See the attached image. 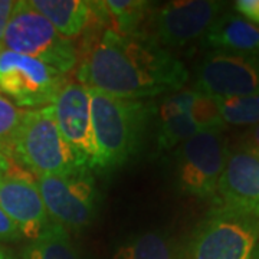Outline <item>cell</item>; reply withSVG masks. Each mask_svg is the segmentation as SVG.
I'll use <instances>...</instances> for the list:
<instances>
[{
  "instance_id": "6da1fadb",
  "label": "cell",
  "mask_w": 259,
  "mask_h": 259,
  "mask_svg": "<svg viewBox=\"0 0 259 259\" xmlns=\"http://www.w3.org/2000/svg\"><path fill=\"white\" fill-rule=\"evenodd\" d=\"M76 78L94 91L141 101L185 88L189 71L144 33L122 35L104 29L83 54Z\"/></svg>"
},
{
  "instance_id": "7a4b0ae2",
  "label": "cell",
  "mask_w": 259,
  "mask_h": 259,
  "mask_svg": "<svg viewBox=\"0 0 259 259\" xmlns=\"http://www.w3.org/2000/svg\"><path fill=\"white\" fill-rule=\"evenodd\" d=\"M90 90V88H88ZM95 143V168L114 170L133 157L141 143L148 107L140 100H125L90 90Z\"/></svg>"
},
{
  "instance_id": "3957f363",
  "label": "cell",
  "mask_w": 259,
  "mask_h": 259,
  "mask_svg": "<svg viewBox=\"0 0 259 259\" xmlns=\"http://www.w3.org/2000/svg\"><path fill=\"white\" fill-rule=\"evenodd\" d=\"M12 158H16L37 177L65 175L87 167L62 137L51 105L25 110L13 141Z\"/></svg>"
},
{
  "instance_id": "277c9868",
  "label": "cell",
  "mask_w": 259,
  "mask_h": 259,
  "mask_svg": "<svg viewBox=\"0 0 259 259\" xmlns=\"http://www.w3.org/2000/svg\"><path fill=\"white\" fill-rule=\"evenodd\" d=\"M3 49L32 56L65 75L78 64L74 42L62 36L29 0L15 3L5 30Z\"/></svg>"
},
{
  "instance_id": "5b68a950",
  "label": "cell",
  "mask_w": 259,
  "mask_h": 259,
  "mask_svg": "<svg viewBox=\"0 0 259 259\" xmlns=\"http://www.w3.org/2000/svg\"><path fill=\"white\" fill-rule=\"evenodd\" d=\"M259 245V218L214 204L192 233L187 259H249Z\"/></svg>"
},
{
  "instance_id": "8992f818",
  "label": "cell",
  "mask_w": 259,
  "mask_h": 259,
  "mask_svg": "<svg viewBox=\"0 0 259 259\" xmlns=\"http://www.w3.org/2000/svg\"><path fill=\"white\" fill-rule=\"evenodd\" d=\"M222 131H199L182 143L176 153V182L189 196L214 200L219 179L229 156Z\"/></svg>"
},
{
  "instance_id": "52a82bcc",
  "label": "cell",
  "mask_w": 259,
  "mask_h": 259,
  "mask_svg": "<svg viewBox=\"0 0 259 259\" xmlns=\"http://www.w3.org/2000/svg\"><path fill=\"white\" fill-rule=\"evenodd\" d=\"M51 221L66 231H79L97 213V190L88 167L35 180Z\"/></svg>"
},
{
  "instance_id": "ba28073f",
  "label": "cell",
  "mask_w": 259,
  "mask_h": 259,
  "mask_svg": "<svg viewBox=\"0 0 259 259\" xmlns=\"http://www.w3.org/2000/svg\"><path fill=\"white\" fill-rule=\"evenodd\" d=\"M66 81V75L39 59L0 51V91L20 108L51 105Z\"/></svg>"
},
{
  "instance_id": "9c48e42d",
  "label": "cell",
  "mask_w": 259,
  "mask_h": 259,
  "mask_svg": "<svg viewBox=\"0 0 259 259\" xmlns=\"http://www.w3.org/2000/svg\"><path fill=\"white\" fill-rule=\"evenodd\" d=\"M194 90L213 98L259 95V55L209 52L196 69Z\"/></svg>"
},
{
  "instance_id": "30bf717a",
  "label": "cell",
  "mask_w": 259,
  "mask_h": 259,
  "mask_svg": "<svg viewBox=\"0 0 259 259\" xmlns=\"http://www.w3.org/2000/svg\"><path fill=\"white\" fill-rule=\"evenodd\" d=\"M223 3L213 0H176L151 12L148 26L151 40L160 47H183L203 36L221 16Z\"/></svg>"
},
{
  "instance_id": "8fae6325",
  "label": "cell",
  "mask_w": 259,
  "mask_h": 259,
  "mask_svg": "<svg viewBox=\"0 0 259 259\" xmlns=\"http://www.w3.org/2000/svg\"><path fill=\"white\" fill-rule=\"evenodd\" d=\"M56 125L88 168H95V143L90 90L81 82L66 81L51 104Z\"/></svg>"
},
{
  "instance_id": "7c38bea8",
  "label": "cell",
  "mask_w": 259,
  "mask_h": 259,
  "mask_svg": "<svg viewBox=\"0 0 259 259\" xmlns=\"http://www.w3.org/2000/svg\"><path fill=\"white\" fill-rule=\"evenodd\" d=\"M214 204L259 218V153L252 147L229 151Z\"/></svg>"
},
{
  "instance_id": "4fadbf2b",
  "label": "cell",
  "mask_w": 259,
  "mask_h": 259,
  "mask_svg": "<svg viewBox=\"0 0 259 259\" xmlns=\"http://www.w3.org/2000/svg\"><path fill=\"white\" fill-rule=\"evenodd\" d=\"M0 209L30 241L52 223L35 180L19 176L13 170L0 177Z\"/></svg>"
},
{
  "instance_id": "5bb4252c",
  "label": "cell",
  "mask_w": 259,
  "mask_h": 259,
  "mask_svg": "<svg viewBox=\"0 0 259 259\" xmlns=\"http://www.w3.org/2000/svg\"><path fill=\"white\" fill-rule=\"evenodd\" d=\"M203 36L216 51L259 55V26L238 15H221Z\"/></svg>"
},
{
  "instance_id": "9a60e30c",
  "label": "cell",
  "mask_w": 259,
  "mask_h": 259,
  "mask_svg": "<svg viewBox=\"0 0 259 259\" xmlns=\"http://www.w3.org/2000/svg\"><path fill=\"white\" fill-rule=\"evenodd\" d=\"M199 131V127L194 124L192 117L186 111L180 90L164 95L157 111L158 148L168 150L180 146Z\"/></svg>"
},
{
  "instance_id": "2e32d148",
  "label": "cell",
  "mask_w": 259,
  "mask_h": 259,
  "mask_svg": "<svg viewBox=\"0 0 259 259\" xmlns=\"http://www.w3.org/2000/svg\"><path fill=\"white\" fill-rule=\"evenodd\" d=\"M35 9L51 22L62 35L71 37L81 35L94 20L91 2L83 0H29Z\"/></svg>"
},
{
  "instance_id": "e0dca14e",
  "label": "cell",
  "mask_w": 259,
  "mask_h": 259,
  "mask_svg": "<svg viewBox=\"0 0 259 259\" xmlns=\"http://www.w3.org/2000/svg\"><path fill=\"white\" fill-rule=\"evenodd\" d=\"M94 18L104 20L111 26L107 29L122 35H141L140 26L147 18L150 3L140 0H104L91 2Z\"/></svg>"
},
{
  "instance_id": "ac0fdd59",
  "label": "cell",
  "mask_w": 259,
  "mask_h": 259,
  "mask_svg": "<svg viewBox=\"0 0 259 259\" xmlns=\"http://www.w3.org/2000/svg\"><path fill=\"white\" fill-rule=\"evenodd\" d=\"M23 259H81L72 245L68 231L61 225L51 223L40 235L29 242Z\"/></svg>"
},
{
  "instance_id": "d6986e66",
  "label": "cell",
  "mask_w": 259,
  "mask_h": 259,
  "mask_svg": "<svg viewBox=\"0 0 259 259\" xmlns=\"http://www.w3.org/2000/svg\"><path fill=\"white\" fill-rule=\"evenodd\" d=\"M112 259H176V253L164 233L150 231L122 242Z\"/></svg>"
},
{
  "instance_id": "ffe728a7",
  "label": "cell",
  "mask_w": 259,
  "mask_h": 259,
  "mask_svg": "<svg viewBox=\"0 0 259 259\" xmlns=\"http://www.w3.org/2000/svg\"><path fill=\"white\" fill-rule=\"evenodd\" d=\"M225 124L259 125V95L214 98Z\"/></svg>"
},
{
  "instance_id": "44dd1931",
  "label": "cell",
  "mask_w": 259,
  "mask_h": 259,
  "mask_svg": "<svg viewBox=\"0 0 259 259\" xmlns=\"http://www.w3.org/2000/svg\"><path fill=\"white\" fill-rule=\"evenodd\" d=\"M187 114L192 117V120L200 131H210V130L222 131L225 127V122L221 118V114L218 110L216 100L197 90L193 91L192 100L187 107Z\"/></svg>"
},
{
  "instance_id": "7402d4cb",
  "label": "cell",
  "mask_w": 259,
  "mask_h": 259,
  "mask_svg": "<svg viewBox=\"0 0 259 259\" xmlns=\"http://www.w3.org/2000/svg\"><path fill=\"white\" fill-rule=\"evenodd\" d=\"M25 110L0 94V154L12 157L13 141L19 125L22 122Z\"/></svg>"
},
{
  "instance_id": "603a6c76",
  "label": "cell",
  "mask_w": 259,
  "mask_h": 259,
  "mask_svg": "<svg viewBox=\"0 0 259 259\" xmlns=\"http://www.w3.org/2000/svg\"><path fill=\"white\" fill-rule=\"evenodd\" d=\"M22 233L18 226L10 221L8 214L0 209V241L15 242L22 239Z\"/></svg>"
},
{
  "instance_id": "cb8c5ba5",
  "label": "cell",
  "mask_w": 259,
  "mask_h": 259,
  "mask_svg": "<svg viewBox=\"0 0 259 259\" xmlns=\"http://www.w3.org/2000/svg\"><path fill=\"white\" fill-rule=\"evenodd\" d=\"M235 9L241 13L242 18L259 26V0H238L235 2Z\"/></svg>"
},
{
  "instance_id": "d4e9b609",
  "label": "cell",
  "mask_w": 259,
  "mask_h": 259,
  "mask_svg": "<svg viewBox=\"0 0 259 259\" xmlns=\"http://www.w3.org/2000/svg\"><path fill=\"white\" fill-rule=\"evenodd\" d=\"M13 0H0V51H3V37H5V30L9 22L10 13L15 8Z\"/></svg>"
},
{
  "instance_id": "484cf974",
  "label": "cell",
  "mask_w": 259,
  "mask_h": 259,
  "mask_svg": "<svg viewBox=\"0 0 259 259\" xmlns=\"http://www.w3.org/2000/svg\"><path fill=\"white\" fill-rule=\"evenodd\" d=\"M249 147H252L253 150H256L259 153V125H253V127L249 130Z\"/></svg>"
},
{
  "instance_id": "4316f807",
  "label": "cell",
  "mask_w": 259,
  "mask_h": 259,
  "mask_svg": "<svg viewBox=\"0 0 259 259\" xmlns=\"http://www.w3.org/2000/svg\"><path fill=\"white\" fill-rule=\"evenodd\" d=\"M13 168H12V161L10 158H8L6 156L0 154V177H3L5 175L10 173Z\"/></svg>"
},
{
  "instance_id": "83f0119b",
  "label": "cell",
  "mask_w": 259,
  "mask_h": 259,
  "mask_svg": "<svg viewBox=\"0 0 259 259\" xmlns=\"http://www.w3.org/2000/svg\"><path fill=\"white\" fill-rule=\"evenodd\" d=\"M249 259H259V245L256 246V249L253 250V253H252V256Z\"/></svg>"
},
{
  "instance_id": "f1b7e54d",
  "label": "cell",
  "mask_w": 259,
  "mask_h": 259,
  "mask_svg": "<svg viewBox=\"0 0 259 259\" xmlns=\"http://www.w3.org/2000/svg\"><path fill=\"white\" fill-rule=\"evenodd\" d=\"M0 259H12V258H10L9 255H6V253H5L3 250L0 249Z\"/></svg>"
}]
</instances>
